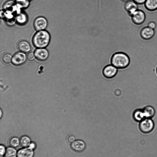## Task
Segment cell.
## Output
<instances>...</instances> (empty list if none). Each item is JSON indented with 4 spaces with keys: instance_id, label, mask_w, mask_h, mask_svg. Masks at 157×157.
<instances>
[{
    "instance_id": "6da1fadb",
    "label": "cell",
    "mask_w": 157,
    "mask_h": 157,
    "mask_svg": "<svg viewBox=\"0 0 157 157\" xmlns=\"http://www.w3.org/2000/svg\"><path fill=\"white\" fill-rule=\"evenodd\" d=\"M111 64L117 69H123L130 64V58L126 53L118 52L114 53L110 57Z\"/></svg>"
},
{
    "instance_id": "7a4b0ae2",
    "label": "cell",
    "mask_w": 157,
    "mask_h": 157,
    "mask_svg": "<svg viewBox=\"0 0 157 157\" xmlns=\"http://www.w3.org/2000/svg\"><path fill=\"white\" fill-rule=\"evenodd\" d=\"M50 36L46 30L38 31L33 36L32 41L34 45L38 48H44L49 44Z\"/></svg>"
},
{
    "instance_id": "3957f363",
    "label": "cell",
    "mask_w": 157,
    "mask_h": 157,
    "mask_svg": "<svg viewBox=\"0 0 157 157\" xmlns=\"http://www.w3.org/2000/svg\"><path fill=\"white\" fill-rule=\"evenodd\" d=\"M154 124L151 118H146L140 122L139 128L140 131L145 133H149L153 129Z\"/></svg>"
},
{
    "instance_id": "277c9868",
    "label": "cell",
    "mask_w": 157,
    "mask_h": 157,
    "mask_svg": "<svg viewBox=\"0 0 157 157\" xmlns=\"http://www.w3.org/2000/svg\"><path fill=\"white\" fill-rule=\"evenodd\" d=\"M131 19L133 22L137 25L143 23L146 19L144 12L142 10L138 9L131 16Z\"/></svg>"
},
{
    "instance_id": "5b68a950",
    "label": "cell",
    "mask_w": 157,
    "mask_h": 157,
    "mask_svg": "<svg viewBox=\"0 0 157 157\" xmlns=\"http://www.w3.org/2000/svg\"><path fill=\"white\" fill-rule=\"evenodd\" d=\"M48 25V21L46 19L43 17L36 18L33 22V26L36 31H39L44 29Z\"/></svg>"
},
{
    "instance_id": "8992f818",
    "label": "cell",
    "mask_w": 157,
    "mask_h": 157,
    "mask_svg": "<svg viewBox=\"0 0 157 157\" xmlns=\"http://www.w3.org/2000/svg\"><path fill=\"white\" fill-rule=\"evenodd\" d=\"M26 59V56L25 53L21 52H18L13 56L12 62L14 65H20L24 63Z\"/></svg>"
},
{
    "instance_id": "52a82bcc",
    "label": "cell",
    "mask_w": 157,
    "mask_h": 157,
    "mask_svg": "<svg viewBox=\"0 0 157 157\" xmlns=\"http://www.w3.org/2000/svg\"><path fill=\"white\" fill-rule=\"evenodd\" d=\"M118 69L112 64L106 66L103 69V73L105 77L112 78L116 75Z\"/></svg>"
},
{
    "instance_id": "ba28073f",
    "label": "cell",
    "mask_w": 157,
    "mask_h": 157,
    "mask_svg": "<svg viewBox=\"0 0 157 157\" xmlns=\"http://www.w3.org/2000/svg\"><path fill=\"white\" fill-rule=\"evenodd\" d=\"M85 142L81 140H76L71 144V147L74 151L80 153L84 151L86 148Z\"/></svg>"
},
{
    "instance_id": "9c48e42d",
    "label": "cell",
    "mask_w": 157,
    "mask_h": 157,
    "mask_svg": "<svg viewBox=\"0 0 157 157\" xmlns=\"http://www.w3.org/2000/svg\"><path fill=\"white\" fill-rule=\"evenodd\" d=\"M3 8L5 11L10 12L13 13L15 12L17 13L21 12L20 9L17 7L15 2L12 0L6 2L3 6Z\"/></svg>"
},
{
    "instance_id": "30bf717a",
    "label": "cell",
    "mask_w": 157,
    "mask_h": 157,
    "mask_svg": "<svg viewBox=\"0 0 157 157\" xmlns=\"http://www.w3.org/2000/svg\"><path fill=\"white\" fill-rule=\"evenodd\" d=\"M155 30L147 26L143 28L140 32V36L143 39L148 40L153 37L155 34Z\"/></svg>"
},
{
    "instance_id": "8fae6325",
    "label": "cell",
    "mask_w": 157,
    "mask_h": 157,
    "mask_svg": "<svg viewBox=\"0 0 157 157\" xmlns=\"http://www.w3.org/2000/svg\"><path fill=\"white\" fill-rule=\"evenodd\" d=\"M138 4L132 0L126 2L124 5V8L131 16L138 10Z\"/></svg>"
},
{
    "instance_id": "7c38bea8",
    "label": "cell",
    "mask_w": 157,
    "mask_h": 157,
    "mask_svg": "<svg viewBox=\"0 0 157 157\" xmlns=\"http://www.w3.org/2000/svg\"><path fill=\"white\" fill-rule=\"evenodd\" d=\"M35 57L39 60L44 61L49 56V52L45 48H38L35 51Z\"/></svg>"
},
{
    "instance_id": "4fadbf2b",
    "label": "cell",
    "mask_w": 157,
    "mask_h": 157,
    "mask_svg": "<svg viewBox=\"0 0 157 157\" xmlns=\"http://www.w3.org/2000/svg\"><path fill=\"white\" fill-rule=\"evenodd\" d=\"M33 149L29 147L21 149L17 153V157H33L34 155Z\"/></svg>"
},
{
    "instance_id": "5bb4252c",
    "label": "cell",
    "mask_w": 157,
    "mask_h": 157,
    "mask_svg": "<svg viewBox=\"0 0 157 157\" xmlns=\"http://www.w3.org/2000/svg\"><path fill=\"white\" fill-rule=\"evenodd\" d=\"M17 47L21 52L24 53H27L31 50L30 44L28 42L24 40L20 41L18 44Z\"/></svg>"
},
{
    "instance_id": "9a60e30c",
    "label": "cell",
    "mask_w": 157,
    "mask_h": 157,
    "mask_svg": "<svg viewBox=\"0 0 157 157\" xmlns=\"http://www.w3.org/2000/svg\"><path fill=\"white\" fill-rule=\"evenodd\" d=\"M132 117L136 121L139 122L146 118L142 109H136L134 111Z\"/></svg>"
},
{
    "instance_id": "2e32d148",
    "label": "cell",
    "mask_w": 157,
    "mask_h": 157,
    "mask_svg": "<svg viewBox=\"0 0 157 157\" xmlns=\"http://www.w3.org/2000/svg\"><path fill=\"white\" fill-rule=\"evenodd\" d=\"M142 110L146 118H151L155 115V109L152 106H147L144 107Z\"/></svg>"
},
{
    "instance_id": "e0dca14e",
    "label": "cell",
    "mask_w": 157,
    "mask_h": 157,
    "mask_svg": "<svg viewBox=\"0 0 157 157\" xmlns=\"http://www.w3.org/2000/svg\"><path fill=\"white\" fill-rule=\"evenodd\" d=\"M144 5L145 8L149 11L157 10V0H146Z\"/></svg>"
},
{
    "instance_id": "ac0fdd59",
    "label": "cell",
    "mask_w": 157,
    "mask_h": 157,
    "mask_svg": "<svg viewBox=\"0 0 157 157\" xmlns=\"http://www.w3.org/2000/svg\"><path fill=\"white\" fill-rule=\"evenodd\" d=\"M16 21L18 24L22 25L26 23L27 21V16L24 13L20 12L17 14L16 17Z\"/></svg>"
},
{
    "instance_id": "d6986e66",
    "label": "cell",
    "mask_w": 157,
    "mask_h": 157,
    "mask_svg": "<svg viewBox=\"0 0 157 157\" xmlns=\"http://www.w3.org/2000/svg\"><path fill=\"white\" fill-rule=\"evenodd\" d=\"M16 4L17 7L20 9H26L29 5L28 0H16Z\"/></svg>"
},
{
    "instance_id": "ffe728a7",
    "label": "cell",
    "mask_w": 157,
    "mask_h": 157,
    "mask_svg": "<svg viewBox=\"0 0 157 157\" xmlns=\"http://www.w3.org/2000/svg\"><path fill=\"white\" fill-rule=\"evenodd\" d=\"M20 143L21 146L27 147L29 146L30 144V140L29 137L27 136H23L20 139Z\"/></svg>"
},
{
    "instance_id": "44dd1931",
    "label": "cell",
    "mask_w": 157,
    "mask_h": 157,
    "mask_svg": "<svg viewBox=\"0 0 157 157\" xmlns=\"http://www.w3.org/2000/svg\"><path fill=\"white\" fill-rule=\"evenodd\" d=\"M17 156L16 150L12 147H8L6 150L5 157H16Z\"/></svg>"
},
{
    "instance_id": "7402d4cb",
    "label": "cell",
    "mask_w": 157,
    "mask_h": 157,
    "mask_svg": "<svg viewBox=\"0 0 157 157\" xmlns=\"http://www.w3.org/2000/svg\"><path fill=\"white\" fill-rule=\"evenodd\" d=\"M20 144V140L16 137H11L9 141V145L10 147L13 148L17 147Z\"/></svg>"
},
{
    "instance_id": "603a6c76",
    "label": "cell",
    "mask_w": 157,
    "mask_h": 157,
    "mask_svg": "<svg viewBox=\"0 0 157 157\" xmlns=\"http://www.w3.org/2000/svg\"><path fill=\"white\" fill-rule=\"evenodd\" d=\"M12 58L11 55L9 54L6 53L3 55L2 59L4 63H9L12 61Z\"/></svg>"
},
{
    "instance_id": "cb8c5ba5",
    "label": "cell",
    "mask_w": 157,
    "mask_h": 157,
    "mask_svg": "<svg viewBox=\"0 0 157 157\" xmlns=\"http://www.w3.org/2000/svg\"><path fill=\"white\" fill-rule=\"evenodd\" d=\"M66 140L68 143L71 144L75 140V138L73 135H70L67 136Z\"/></svg>"
},
{
    "instance_id": "d4e9b609",
    "label": "cell",
    "mask_w": 157,
    "mask_h": 157,
    "mask_svg": "<svg viewBox=\"0 0 157 157\" xmlns=\"http://www.w3.org/2000/svg\"><path fill=\"white\" fill-rule=\"evenodd\" d=\"M35 56L34 53L33 52H30L29 53L27 56V59L30 61L34 60L35 59Z\"/></svg>"
},
{
    "instance_id": "484cf974",
    "label": "cell",
    "mask_w": 157,
    "mask_h": 157,
    "mask_svg": "<svg viewBox=\"0 0 157 157\" xmlns=\"http://www.w3.org/2000/svg\"><path fill=\"white\" fill-rule=\"evenodd\" d=\"M0 154L1 156H2L5 154L6 150L5 149V147L2 145H1L0 146Z\"/></svg>"
},
{
    "instance_id": "4316f807",
    "label": "cell",
    "mask_w": 157,
    "mask_h": 157,
    "mask_svg": "<svg viewBox=\"0 0 157 157\" xmlns=\"http://www.w3.org/2000/svg\"><path fill=\"white\" fill-rule=\"evenodd\" d=\"M147 26L152 29H154L156 27V24L154 22L151 21L148 24Z\"/></svg>"
},
{
    "instance_id": "83f0119b",
    "label": "cell",
    "mask_w": 157,
    "mask_h": 157,
    "mask_svg": "<svg viewBox=\"0 0 157 157\" xmlns=\"http://www.w3.org/2000/svg\"><path fill=\"white\" fill-rule=\"evenodd\" d=\"M138 5L144 4L146 0H132Z\"/></svg>"
},
{
    "instance_id": "f1b7e54d",
    "label": "cell",
    "mask_w": 157,
    "mask_h": 157,
    "mask_svg": "<svg viewBox=\"0 0 157 157\" xmlns=\"http://www.w3.org/2000/svg\"><path fill=\"white\" fill-rule=\"evenodd\" d=\"M0 17L1 18H3L5 17V12L3 10H1L0 13Z\"/></svg>"
},
{
    "instance_id": "f546056e",
    "label": "cell",
    "mask_w": 157,
    "mask_h": 157,
    "mask_svg": "<svg viewBox=\"0 0 157 157\" xmlns=\"http://www.w3.org/2000/svg\"><path fill=\"white\" fill-rule=\"evenodd\" d=\"M29 147L32 149H33L36 147V145L33 142L30 144Z\"/></svg>"
},
{
    "instance_id": "4dcf8cb0",
    "label": "cell",
    "mask_w": 157,
    "mask_h": 157,
    "mask_svg": "<svg viewBox=\"0 0 157 157\" xmlns=\"http://www.w3.org/2000/svg\"><path fill=\"white\" fill-rule=\"evenodd\" d=\"M121 1H123V2H127L130 0H121Z\"/></svg>"
},
{
    "instance_id": "1f68e13d",
    "label": "cell",
    "mask_w": 157,
    "mask_h": 157,
    "mask_svg": "<svg viewBox=\"0 0 157 157\" xmlns=\"http://www.w3.org/2000/svg\"><path fill=\"white\" fill-rule=\"evenodd\" d=\"M0 113H1V114H0V117H1V115H2V111H1V110H0Z\"/></svg>"
},
{
    "instance_id": "d6a6232c",
    "label": "cell",
    "mask_w": 157,
    "mask_h": 157,
    "mask_svg": "<svg viewBox=\"0 0 157 157\" xmlns=\"http://www.w3.org/2000/svg\"><path fill=\"white\" fill-rule=\"evenodd\" d=\"M156 73H157V67H156Z\"/></svg>"
},
{
    "instance_id": "836d02e7",
    "label": "cell",
    "mask_w": 157,
    "mask_h": 157,
    "mask_svg": "<svg viewBox=\"0 0 157 157\" xmlns=\"http://www.w3.org/2000/svg\"><path fill=\"white\" fill-rule=\"evenodd\" d=\"M29 0V1H31V0Z\"/></svg>"
},
{
    "instance_id": "e575fe53",
    "label": "cell",
    "mask_w": 157,
    "mask_h": 157,
    "mask_svg": "<svg viewBox=\"0 0 157 157\" xmlns=\"http://www.w3.org/2000/svg\"><path fill=\"white\" fill-rule=\"evenodd\" d=\"M1 157H2V156H1Z\"/></svg>"
}]
</instances>
